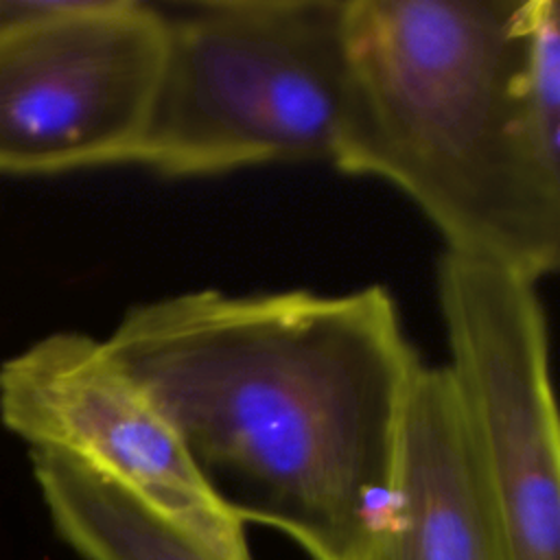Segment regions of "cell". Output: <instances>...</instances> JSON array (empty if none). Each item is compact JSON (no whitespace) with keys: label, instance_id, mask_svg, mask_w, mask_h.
Instances as JSON below:
<instances>
[{"label":"cell","instance_id":"cell-1","mask_svg":"<svg viewBox=\"0 0 560 560\" xmlns=\"http://www.w3.org/2000/svg\"><path fill=\"white\" fill-rule=\"evenodd\" d=\"M103 341L243 525L311 560L368 558L422 363L385 287L184 291Z\"/></svg>","mask_w":560,"mask_h":560},{"label":"cell","instance_id":"cell-2","mask_svg":"<svg viewBox=\"0 0 560 560\" xmlns=\"http://www.w3.org/2000/svg\"><path fill=\"white\" fill-rule=\"evenodd\" d=\"M529 18L532 0H346L332 164L407 195L444 252L538 282L560 262V195L521 131Z\"/></svg>","mask_w":560,"mask_h":560},{"label":"cell","instance_id":"cell-3","mask_svg":"<svg viewBox=\"0 0 560 560\" xmlns=\"http://www.w3.org/2000/svg\"><path fill=\"white\" fill-rule=\"evenodd\" d=\"M166 44L138 166L208 177L332 164L346 101V0L162 7Z\"/></svg>","mask_w":560,"mask_h":560},{"label":"cell","instance_id":"cell-4","mask_svg":"<svg viewBox=\"0 0 560 560\" xmlns=\"http://www.w3.org/2000/svg\"><path fill=\"white\" fill-rule=\"evenodd\" d=\"M166 22L144 0H0V175L136 164Z\"/></svg>","mask_w":560,"mask_h":560},{"label":"cell","instance_id":"cell-5","mask_svg":"<svg viewBox=\"0 0 560 560\" xmlns=\"http://www.w3.org/2000/svg\"><path fill=\"white\" fill-rule=\"evenodd\" d=\"M536 284L448 252L438 262L442 368L488 477L501 540L523 556L560 540V433Z\"/></svg>","mask_w":560,"mask_h":560},{"label":"cell","instance_id":"cell-6","mask_svg":"<svg viewBox=\"0 0 560 560\" xmlns=\"http://www.w3.org/2000/svg\"><path fill=\"white\" fill-rule=\"evenodd\" d=\"M0 422L31 451L66 455L120 486L214 560H252L247 525L105 341L57 330L2 361Z\"/></svg>","mask_w":560,"mask_h":560},{"label":"cell","instance_id":"cell-7","mask_svg":"<svg viewBox=\"0 0 560 560\" xmlns=\"http://www.w3.org/2000/svg\"><path fill=\"white\" fill-rule=\"evenodd\" d=\"M365 560H503L490 483L442 365L420 363L411 381L385 521Z\"/></svg>","mask_w":560,"mask_h":560},{"label":"cell","instance_id":"cell-8","mask_svg":"<svg viewBox=\"0 0 560 560\" xmlns=\"http://www.w3.org/2000/svg\"><path fill=\"white\" fill-rule=\"evenodd\" d=\"M31 464L57 534L83 560H214L77 459L31 451Z\"/></svg>","mask_w":560,"mask_h":560}]
</instances>
